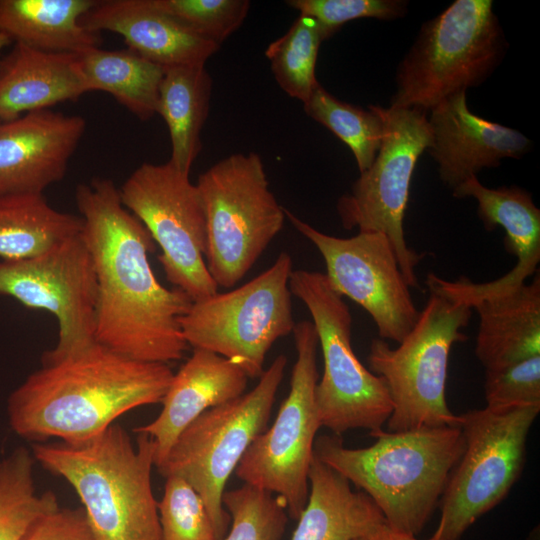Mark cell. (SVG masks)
Masks as SVG:
<instances>
[{"mask_svg":"<svg viewBox=\"0 0 540 540\" xmlns=\"http://www.w3.org/2000/svg\"><path fill=\"white\" fill-rule=\"evenodd\" d=\"M75 200L97 279L96 343L137 361L180 360L188 348L180 319L193 301L156 278L150 233L123 206L111 179L79 184Z\"/></svg>","mask_w":540,"mask_h":540,"instance_id":"6da1fadb","label":"cell"},{"mask_svg":"<svg viewBox=\"0 0 540 540\" xmlns=\"http://www.w3.org/2000/svg\"><path fill=\"white\" fill-rule=\"evenodd\" d=\"M173 375L168 364L129 359L95 343L31 373L8 398L9 425L29 441L83 443L124 413L161 403Z\"/></svg>","mask_w":540,"mask_h":540,"instance_id":"7a4b0ae2","label":"cell"},{"mask_svg":"<svg viewBox=\"0 0 540 540\" xmlns=\"http://www.w3.org/2000/svg\"><path fill=\"white\" fill-rule=\"evenodd\" d=\"M375 443L347 448L339 435L315 439L314 454L367 494L393 530L418 535L439 507L464 451L460 426L370 434Z\"/></svg>","mask_w":540,"mask_h":540,"instance_id":"3957f363","label":"cell"},{"mask_svg":"<svg viewBox=\"0 0 540 540\" xmlns=\"http://www.w3.org/2000/svg\"><path fill=\"white\" fill-rule=\"evenodd\" d=\"M137 434L134 445L114 423L83 443L32 448L35 461L75 490L96 540H161L151 484L154 444L147 434Z\"/></svg>","mask_w":540,"mask_h":540,"instance_id":"277c9868","label":"cell"},{"mask_svg":"<svg viewBox=\"0 0 540 540\" xmlns=\"http://www.w3.org/2000/svg\"><path fill=\"white\" fill-rule=\"evenodd\" d=\"M508 46L493 1H453L422 23L397 67L389 107L430 112L449 96L482 85Z\"/></svg>","mask_w":540,"mask_h":540,"instance_id":"5b68a950","label":"cell"},{"mask_svg":"<svg viewBox=\"0 0 540 540\" xmlns=\"http://www.w3.org/2000/svg\"><path fill=\"white\" fill-rule=\"evenodd\" d=\"M472 309L430 291L411 331L396 348L386 340L373 339L368 353L369 370L381 377L393 410L389 432L422 427L460 426L446 402L449 355L455 343L467 336Z\"/></svg>","mask_w":540,"mask_h":540,"instance_id":"8992f818","label":"cell"},{"mask_svg":"<svg viewBox=\"0 0 540 540\" xmlns=\"http://www.w3.org/2000/svg\"><path fill=\"white\" fill-rule=\"evenodd\" d=\"M287 362L285 355L277 356L251 391L199 415L157 468L165 478L179 477L198 493L217 540L225 537L231 522L222 503L226 482L250 444L268 428Z\"/></svg>","mask_w":540,"mask_h":540,"instance_id":"52a82bcc","label":"cell"},{"mask_svg":"<svg viewBox=\"0 0 540 540\" xmlns=\"http://www.w3.org/2000/svg\"><path fill=\"white\" fill-rule=\"evenodd\" d=\"M196 186L207 222V269L217 286L233 287L281 231L285 208L254 152L223 158L200 174Z\"/></svg>","mask_w":540,"mask_h":540,"instance_id":"ba28073f","label":"cell"},{"mask_svg":"<svg viewBox=\"0 0 540 540\" xmlns=\"http://www.w3.org/2000/svg\"><path fill=\"white\" fill-rule=\"evenodd\" d=\"M291 294L304 303L323 356V374L314 392L321 427L341 436L364 428L383 430L393 404L384 380L367 369L352 347V315L325 273L292 270Z\"/></svg>","mask_w":540,"mask_h":540,"instance_id":"9c48e42d","label":"cell"},{"mask_svg":"<svg viewBox=\"0 0 540 540\" xmlns=\"http://www.w3.org/2000/svg\"><path fill=\"white\" fill-rule=\"evenodd\" d=\"M540 406L470 410L460 414L464 451L440 500L441 516L428 540H460L518 481L529 431Z\"/></svg>","mask_w":540,"mask_h":540,"instance_id":"30bf717a","label":"cell"},{"mask_svg":"<svg viewBox=\"0 0 540 540\" xmlns=\"http://www.w3.org/2000/svg\"><path fill=\"white\" fill-rule=\"evenodd\" d=\"M292 259L281 252L265 271L240 287L193 302L180 319L188 346L216 353L260 377L272 345L292 333L289 279Z\"/></svg>","mask_w":540,"mask_h":540,"instance_id":"8fae6325","label":"cell"},{"mask_svg":"<svg viewBox=\"0 0 540 540\" xmlns=\"http://www.w3.org/2000/svg\"><path fill=\"white\" fill-rule=\"evenodd\" d=\"M292 333L297 358L289 394L270 428L250 444L235 474L245 484L278 496L297 520L307 503L308 472L321 427L314 398L319 343L311 321L295 323Z\"/></svg>","mask_w":540,"mask_h":540,"instance_id":"7c38bea8","label":"cell"},{"mask_svg":"<svg viewBox=\"0 0 540 540\" xmlns=\"http://www.w3.org/2000/svg\"><path fill=\"white\" fill-rule=\"evenodd\" d=\"M378 110L384 122L379 151L350 192L338 199L336 209L346 230L384 233L409 287L420 288L415 268L425 254L408 246L403 223L412 175L419 157L431 144L428 116L417 109L378 105Z\"/></svg>","mask_w":540,"mask_h":540,"instance_id":"4fadbf2b","label":"cell"},{"mask_svg":"<svg viewBox=\"0 0 540 540\" xmlns=\"http://www.w3.org/2000/svg\"><path fill=\"white\" fill-rule=\"evenodd\" d=\"M123 206L161 248L166 279L193 302L218 291L204 258L207 222L203 202L189 175L169 161L143 163L119 189Z\"/></svg>","mask_w":540,"mask_h":540,"instance_id":"5bb4252c","label":"cell"},{"mask_svg":"<svg viewBox=\"0 0 540 540\" xmlns=\"http://www.w3.org/2000/svg\"><path fill=\"white\" fill-rule=\"evenodd\" d=\"M0 295L55 316L58 340L43 353L41 363L67 358L96 343L97 279L81 232L39 255L2 260Z\"/></svg>","mask_w":540,"mask_h":540,"instance_id":"9a60e30c","label":"cell"},{"mask_svg":"<svg viewBox=\"0 0 540 540\" xmlns=\"http://www.w3.org/2000/svg\"><path fill=\"white\" fill-rule=\"evenodd\" d=\"M284 210L293 227L321 254L333 289L370 315L381 339L400 343L420 311L388 237L376 231L348 238L332 236Z\"/></svg>","mask_w":540,"mask_h":540,"instance_id":"2e32d148","label":"cell"},{"mask_svg":"<svg viewBox=\"0 0 540 540\" xmlns=\"http://www.w3.org/2000/svg\"><path fill=\"white\" fill-rule=\"evenodd\" d=\"M452 194L455 198L476 200L477 215L487 231L503 228L505 248L516 257V263L504 276L487 283H475L467 277L449 281L432 273L427 278L430 290L469 307L479 298L520 287L538 271L540 210L527 190L515 185L489 188L472 176L453 189Z\"/></svg>","mask_w":540,"mask_h":540,"instance_id":"e0dca14e","label":"cell"},{"mask_svg":"<svg viewBox=\"0 0 540 540\" xmlns=\"http://www.w3.org/2000/svg\"><path fill=\"white\" fill-rule=\"evenodd\" d=\"M85 130L82 116L50 109L0 120V195L43 194L61 181Z\"/></svg>","mask_w":540,"mask_h":540,"instance_id":"ac0fdd59","label":"cell"},{"mask_svg":"<svg viewBox=\"0 0 540 540\" xmlns=\"http://www.w3.org/2000/svg\"><path fill=\"white\" fill-rule=\"evenodd\" d=\"M428 121L431 144L426 151L437 164L441 182L451 190L484 168L498 167L505 158L520 159L532 148L520 131L471 112L466 91L436 105Z\"/></svg>","mask_w":540,"mask_h":540,"instance_id":"d6986e66","label":"cell"},{"mask_svg":"<svg viewBox=\"0 0 540 540\" xmlns=\"http://www.w3.org/2000/svg\"><path fill=\"white\" fill-rule=\"evenodd\" d=\"M79 22L90 31L121 35L129 49L164 68L205 65L220 48L151 0H96Z\"/></svg>","mask_w":540,"mask_h":540,"instance_id":"ffe728a7","label":"cell"},{"mask_svg":"<svg viewBox=\"0 0 540 540\" xmlns=\"http://www.w3.org/2000/svg\"><path fill=\"white\" fill-rule=\"evenodd\" d=\"M248 379L230 360L207 350L193 349L190 358L173 375L157 418L134 430L152 439L154 466L158 468L164 462L178 436L199 415L241 396Z\"/></svg>","mask_w":540,"mask_h":540,"instance_id":"44dd1931","label":"cell"},{"mask_svg":"<svg viewBox=\"0 0 540 540\" xmlns=\"http://www.w3.org/2000/svg\"><path fill=\"white\" fill-rule=\"evenodd\" d=\"M88 93L77 54L14 43L0 57V120L46 110Z\"/></svg>","mask_w":540,"mask_h":540,"instance_id":"7402d4cb","label":"cell"},{"mask_svg":"<svg viewBox=\"0 0 540 540\" xmlns=\"http://www.w3.org/2000/svg\"><path fill=\"white\" fill-rule=\"evenodd\" d=\"M479 317L475 355L485 370L540 355V277L473 301Z\"/></svg>","mask_w":540,"mask_h":540,"instance_id":"603a6c76","label":"cell"},{"mask_svg":"<svg viewBox=\"0 0 540 540\" xmlns=\"http://www.w3.org/2000/svg\"><path fill=\"white\" fill-rule=\"evenodd\" d=\"M309 492L291 540H367L384 523L381 511L363 491L313 455Z\"/></svg>","mask_w":540,"mask_h":540,"instance_id":"cb8c5ba5","label":"cell"},{"mask_svg":"<svg viewBox=\"0 0 540 540\" xmlns=\"http://www.w3.org/2000/svg\"><path fill=\"white\" fill-rule=\"evenodd\" d=\"M96 0H0V34L49 52L81 54L101 44L80 24Z\"/></svg>","mask_w":540,"mask_h":540,"instance_id":"d4e9b609","label":"cell"},{"mask_svg":"<svg viewBox=\"0 0 540 540\" xmlns=\"http://www.w3.org/2000/svg\"><path fill=\"white\" fill-rule=\"evenodd\" d=\"M212 78L205 65L165 68L157 114L165 121L171 142L169 162L185 174L201 149V131L208 117Z\"/></svg>","mask_w":540,"mask_h":540,"instance_id":"484cf974","label":"cell"},{"mask_svg":"<svg viewBox=\"0 0 540 540\" xmlns=\"http://www.w3.org/2000/svg\"><path fill=\"white\" fill-rule=\"evenodd\" d=\"M88 92L104 91L140 120L157 114L165 68L133 50L92 48L77 54Z\"/></svg>","mask_w":540,"mask_h":540,"instance_id":"4316f807","label":"cell"},{"mask_svg":"<svg viewBox=\"0 0 540 540\" xmlns=\"http://www.w3.org/2000/svg\"><path fill=\"white\" fill-rule=\"evenodd\" d=\"M82 218L54 209L43 194L0 195V258L39 255L82 230Z\"/></svg>","mask_w":540,"mask_h":540,"instance_id":"83f0119b","label":"cell"},{"mask_svg":"<svg viewBox=\"0 0 540 540\" xmlns=\"http://www.w3.org/2000/svg\"><path fill=\"white\" fill-rule=\"evenodd\" d=\"M34 463L24 447L0 459V540H21L40 518L60 507L53 492L37 490Z\"/></svg>","mask_w":540,"mask_h":540,"instance_id":"f1b7e54d","label":"cell"},{"mask_svg":"<svg viewBox=\"0 0 540 540\" xmlns=\"http://www.w3.org/2000/svg\"><path fill=\"white\" fill-rule=\"evenodd\" d=\"M303 109L348 146L360 173L372 165L384 134L378 105H370L366 110L349 104L330 94L319 83L303 103Z\"/></svg>","mask_w":540,"mask_h":540,"instance_id":"f546056e","label":"cell"},{"mask_svg":"<svg viewBox=\"0 0 540 540\" xmlns=\"http://www.w3.org/2000/svg\"><path fill=\"white\" fill-rule=\"evenodd\" d=\"M331 35L312 17L299 15L288 31L271 42L265 56L280 88L304 103L319 84L315 68L321 43Z\"/></svg>","mask_w":540,"mask_h":540,"instance_id":"4dcf8cb0","label":"cell"},{"mask_svg":"<svg viewBox=\"0 0 540 540\" xmlns=\"http://www.w3.org/2000/svg\"><path fill=\"white\" fill-rule=\"evenodd\" d=\"M230 531L222 540H281L288 523L283 501L272 493L245 484L223 493Z\"/></svg>","mask_w":540,"mask_h":540,"instance_id":"1f68e13d","label":"cell"},{"mask_svg":"<svg viewBox=\"0 0 540 540\" xmlns=\"http://www.w3.org/2000/svg\"><path fill=\"white\" fill-rule=\"evenodd\" d=\"M158 513L161 540H217L201 497L179 477H166Z\"/></svg>","mask_w":540,"mask_h":540,"instance_id":"d6a6232c","label":"cell"},{"mask_svg":"<svg viewBox=\"0 0 540 540\" xmlns=\"http://www.w3.org/2000/svg\"><path fill=\"white\" fill-rule=\"evenodd\" d=\"M151 3L220 46L240 28L250 9L248 0H151Z\"/></svg>","mask_w":540,"mask_h":540,"instance_id":"836d02e7","label":"cell"},{"mask_svg":"<svg viewBox=\"0 0 540 540\" xmlns=\"http://www.w3.org/2000/svg\"><path fill=\"white\" fill-rule=\"evenodd\" d=\"M286 4L317 20L332 36L345 23L374 18L391 21L404 17L408 12L405 0H288Z\"/></svg>","mask_w":540,"mask_h":540,"instance_id":"e575fe53","label":"cell"},{"mask_svg":"<svg viewBox=\"0 0 540 540\" xmlns=\"http://www.w3.org/2000/svg\"><path fill=\"white\" fill-rule=\"evenodd\" d=\"M486 407L540 406V355L485 370Z\"/></svg>","mask_w":540,"mask_h":540,"instance_id":"d590c367","label":"cell"},{"mask_svg":"<svg viewBox=\"0 0 540 540\" xmlns=\"http://www.w3.org/2000/svg\"><path fill=\"white\" fill-rule=\"evenodd\" d=\"M21 540H96V538L82 507H59L40 518Z\"/></svg>","mask_w":540,"mask_h":540,"instance_id":"8d00e7d4","label":"cell"},{"mask_svg":"<svg viewBox=\"0 0 540 540\" xmlns=\"http://www.w3.org/2000/svg\"><path fill=\"white\" fill-rule=\"evenodd\" d=\"M367 540H419V539H417L416 536L393 530L387 525V523H384Z\"/></svg>","mask_w":540,"mask_h":540,"instance_id":"74e56055","label":"cell"},{"mask_svg":"<svg viewBox=\"0 0 540 540\" xmlns=\"http://www.w3.org/2000/svg\"><path fill=\"white\" fill-rule=\"evenodd\" d=\"M9 44H11V41L6 36L0 34V52Z\"/></svg>","mask_w":540,"mask_h":540,"instance_id":"f35d334b","label":"cell"},{"mask_svg":"<svg viewBox=\"0 0 540 540\" xmlns=\"http://www.w3.org/2000/svg\"><path fill=\"white\" fill-rule=\"evenodd\" d=\"M359 540H364V539H359Z\"/></svg>","mask_w":540,"mask_h":540,"instance_id":"ab89813d","label":"cell"}]
</instances>
